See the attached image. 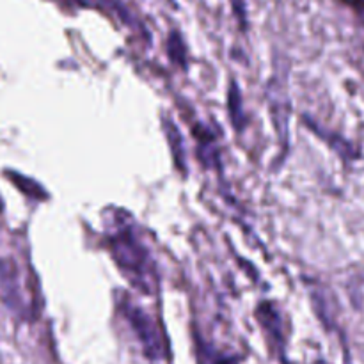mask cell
Instances as JSON below:
<instances>
[{
    "instance_id": "6da1fadb",
    "label": "cell",
    "mask_w": 364,
    "mask_h": 364,
    "mask_svg": "<svg viewBox=\"0 0 364 364\" xmlns=\"http://www.w3.org/2000/svg\"><path fill=\"white\" fill-rule=\"evenodd\" d=\"M110 251L116 263L130 277L132 283H135L142 290H148L144 281L151 274V259H149L148 249L132 233V230L124 228L117 235H112Z\"/></svg>"
},
{
    "instance_id": "7a4b0ae2",
    "label": "cell",
    "mask_w": 364,
    "mask_h": 364,
    "mask_svg": "<svg viewBox=\"0 0 364 364\" xmlns=\"http://www.w3.org/2000/svg\"><path fill=\"white\" fill-rule=\"evenodd\" d=\"M123 313L127 316L128 323H130L132 331L137 336L139 343H141L142 352L149 359L164 358L166 355V347H164L162 334H160L159 327L155 326L151 316L142 308H137V306L132 304L130 301H127L123 304Z\"/></svg>"
},
{
    "instance_id": "3957f363",
    "label": "cell",
    "mask_w": 364,
    "mask_h": 364,
    "mask_svg": "<svg viewBox=\"0 0 364 364\" xmlns=\"http://www.w3.org/2000/svg\"><path fill=\"white\" fill-rule=\"evenodd\" d=\"M258 320L262 322V326L265 327L267 333L272 336V340L281 341V320L279 315L274 311L272 304H262L258 309Z\"/></svg>"
},
{
    "instance_id": "277c9868",
    "label": "cell",
    "mask_w": 364,
    "mask_h": 364,
    "mask_svg": "<svg viewBox=\"0 0 364 364\" xmlns=\"http://www.w3.org/2000/svg\"><path fill=\"white\" fill-rule=\"evenodd\" d=\"M230 114L231 119H233L235 127H244V112H242V98L240 91L237 89V85L231 84L230 87Z\"/></svg>"
},
{
    "instance_id": "5b68a950",
    "label": "cell",
    "mask_w": 364,
    "mask_h": 364,
    "mask_svg": "<svg viewBox=\"0 0 364 364\" xmlns=\"http://www.w3.org/2000/svg\"><path fill=\"white\" fill-rule=\"evenodd\" d=\"M185 55H187V52H185L183 41H181V38L176 34V32H173V34H171V39H169L171 60L176 64H181V66H185Z\"/></svg>"
},
{
    "instance_id": "8992f818",
    "label": "cell",
    "mask_w": 364,
    "mask_h": 364,
    "mask_svg": "<svg viewBox=\"0 0 364 364\" xmlns=\"http://www.w3.org/2000/svg\"><path fill=\"white\" fill-rule=\"evenodd\" d=\"M2 208H4V203H2V199H0V212H2Z\"/></svg>"
}]
</instances>
